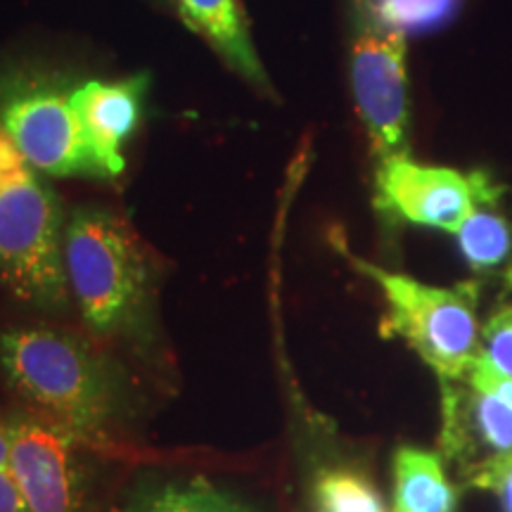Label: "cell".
<instances>
[{
  "label": "cell",
  "instance_id": "cell-9",
  "mask_svg": "<svg viewBox=\"0 0 512 512\" xmlns=\"http://www.w3.org/2000/svg\"><path fill=\"white\" fill-rule=\"evenodd\" d=\"M72 441L41 415L12 420V475L31 512H79Z\"/></svg>",
  "mask_w": 512,
  "mask_h": 512
},
{
  "label": "cell",
  "instance_id": "cell-8",
  "mask_svg": "<svg viewBox=\"0 0 512 512\" xmlns=\"http://www.w3.org/2000/svg\"><path fill=\"white\" fill-rule=\"evenodd\" d=\"M439 387V456L465 484L486 489L498 472L512 465V411L467 377L439 380Z\"/></svg>",
  "mask_w": 512,
  "mask_h": 512
},
{
  "label": "cell",
  "instance_id": "cell-5",
  "mask_svg": "<svg viewBox=\"0 0 512 512\" xmlns=\"http://www.w3.org/2000/svg\"><path fill=\"white\" fill-rule=\"evenodd\" d=\"M72 88L67 74L46 64H5L0 69V131L41 174L107 181L83 140Z\"/></svg>",
  "mask_w": 512,
  "mask_h": 512
},
{
  "label": "cell",
  "instance_id": "cell-21",
  "mask_svg": "<svg viewBox=\"0 0 512 512\" xmlns=\"http://www.w3.org/2000/svg\"><path fill=\"white\" fill-rule=\"evenodd\" d=\"M12 467V420H0V470Z\"/></svg>",
  "mask_w": 512,
  "mask_h": 512
},
{
  "label": "cell",
  "instance_id": "cell-1",
  "mask_svg": "<svg viewBox=\"0 0 512 512\" xmlns=\"http://www.w3.org/2000/svg\"><path fill=\"white\" fill-rule=\"evenodd\" d=\"M0 370L19 399L76 439H102L117 389L102 358L79 337L53 328L0 332Z\"/></svg>",
  "mask_w": 512,
  "mask_h": 512
},
{
  "label": "cell",
  "instance_id": "cell-2",
  "mask_svg": "<svg viewBox=\"0 0 512 512\" xmlns=\"http://www.w3.org/2000/svg\"><path fill=\"white\" fill-rule=\"evenodd\" d=\"M64 275L83 323L98 335L143 325L152 302V264L124 216L79 207L64 226Z\"/></svg>",
  "mask_w": 512,
  "mask_h": 512
},
{
  "label": "cell",
  "instance_id": "cell-20",
  "mask_svg": "<svg viewBox=\"0 0 512 512\" xmlns=\"http://www.w3.org/2000/svg\"><path fill=\"white\" fill-rule=\"evenodd\" d=\"M486 489L498 494V498H501L503 505H505V512H512V465H508L505 470L498 472V475L491 479Z\"/></svg>",
  "mask_w": 512,
  "mask_h": 512
},
{
  "label": "cell",
  "instance_id": "cell-11",
  "mask_svg": "<svg viewBox=\"0 0 512 512\" xmlns=\"http://www.w3.org/2000/svg\"><path fill=\"white\" fill-rule=\"evenodd\" d=\"M475 280L494 287L496 304H512V192L484 171L477 207L456 233Z\"/></svg>",
  "mask_w": 512,
  "mask_h": 512
},
{
  "label": "cell",
  "instance_id": "cell-4",
  "mask_svg": "<svg viewBox=\"0 0 512 512\" xmlns=\"http://www.w3.org/2000/svg\"><path fill=\"white\" fill-rule=\"evenodd\" d=\"M358 273L380 287L387 313L380 323L384 339H403L439 380L465 377L472 361L482 351V306L484 287L467 280L456 287L427 285L406 273L384 271L347 252Z\"/></svg>",
  "mask_w": 512,
  "mask_h": 512
},
{
  "label": "cell",
  "instance_id": "cell-14",
  "mask_svg": "<svg viewBox=\"0 0 512 512\" xmlns=\"http://www.w3.org/2000/svg\"><path fill=\"white\" fill-rule=\"evenodd\" d=\"M124 512H256L240 498L226 494L219 486L190 479L169 482L133 496Z\"/></svg>",
  "mask_w": 512,
  "mask_h": 512
},
{
  "label": "cell",
  "instance_id": "cell-6",
  "mask_svg": "<svg viewBox=\"0 0 512 512\" xmlns=\"http://www.w3.org/2000/svg\"><path fill=\"white\" fill-rule=\"evenodd\" d=\"M351 91L375 159L408 152L411 102H408L406 41L384 27L370 0H349Z\"/></svg>",
  "mask_w": 512,
  "mask_h": 512
},
{
  "label": "cell",
  "instance_id": "cell-7",
  "mask_svg": "<svg viewBox=\"0 0 512 512\" xmlns=\"http://www.w3.org/2000/svg\"><path fill=\"white\" fill-rule=\"evenodd\" d=\"M484 171L460 174L422 164L411 152L375 159V207L389 221L456 235L477 207Z\"/></svg>",
  "mask_w": 512,
  "mask_h": 512
},
{
  "label": "cell",
  "instance_id": "cell-18",
  "mask_svg": "<svg viewBox=\"0 0 512 512\" xmlns=\"http://www.w3.org/2000/svg\"><path fill=\"white\" fill-rule=\"evenodd\" d=\"M465 377L475 384V387L482 389V392L503 401L512 411V377L503 375L489 358L482 356V351H479V356L472 361V366L467 370Z\"/></svg>",
  "mask_w": 512,
  "mask_h": 512
},
{
  "label": "cell",
  "instance_id": "cell-12",
  "mask_svg": "<svg viewBox=\"0 0 512 512\" xmlns=\"http://www.w3.org/2000/svg\"><path fill=\"white\" fill-rule=\"evenodd\" d=\"M174 3L185 27L207 41L235 74L252 83L256 91L273 93L264 64L252 43L240 0H174Z\"/></svg>",
  "mask_w": 512,
  "mask_h": 512
},
{
  "label": "cell",
  "instance_id": "cell-16",
  "mask_svg": "<svg viewBox=\"0 0 512 512\" xmlns=\"http://www.w3.org/2000/svg\"><path fill=\"white\" fill-rule=\"evenodd\" d=\"M460 0H370V8L384 27L403 36L427 34L456 15Z\"/></svg>",
  "mask_w": 512,
  "mask_h": 512
},
{
  "label": "cell",
  "instance_id": "cell-15",
  "mask_svg": "<svg viewBox=\"0 0 512 512\" xmlns=\"http://www.w3.org/2000/svg\"><path fill=\"white\" fill-rule=\"evenodd\" d=\"M316 512H387L368 477L351 470H325L313 484Z\"/></svg>",
  "mask_w": 512,
  "mask_h": 512
},
{
  "label": "cell",
  "instance_id": "cell-17",
  "mask_svg": "<svg viewBox=\"0 0 512 512\" xmlns=\"http://www.w3.org/2000/svg\"><path fill=\"white\" fill-rule=\"evenodd\" d=\"M482 356L512 377V304H496L482 323Z\"/></svg>",
  "mask_w": 512,
  "mask_h": 512
},
{
  "label": "cell",
  "instance_id": "cell-13",
  "mask_svg": "<svg viewBox=\"0 0 512 512\" xmlns=\"http://www.w3.org/2000/svg\"><path fill=\"white\" fill-rule=\"evenodd\" d=\"M456 489L439 453L401 446L394 456V512H456Z\"/></svg>",
  "mask_w": 512,
  "mask_h": 512
},
{
  "label": "cell",
  "instance_id": "cell-10",
  "mask_svg": "<svg viewBox=\"0 0 512 512\" xmlns=\"http://www.w3.org/2000/svg\"><path fill=\"white\" fill-rule=\"evenodd\" d=\"M147 83V74H133L119 81H86L72 88V105L83 140L107 174V181H117L124 174V143L143 117Z\"/></svg>",
  "mask_w": 512,
  "mask_h": 512
},
{
  "label": "cell",
  "instance_id": "cell-3",
  "mask_svg": "<svg viewBox=\"0 0 512 512\" xmlns=\"http://www.w3.org/2000/svg\"><path fill=\"white\" fill-rule=\"evenodd\" d=\"M64 226L62 202L46 174L0 131V283L19 302L43 311L67 306Z\"/></svg>",
  "mask_w": 512,
  "mask_h": 512
},
{
  "label": "cell",
  "instance_id": "cell-19",
  "mask_svg": "<svg viewBox=\"0 0 512 512\" xmlns=\"http://www.w3.org/2000/svg\"><path fill=\"white\" fill-rule=\"evenodd\" d=\"M0 512H31L15 475H12V467L0 470Z\"/></svg>",
  "mask_w": 512,
  "mask_h": 512
}]
</instances>
